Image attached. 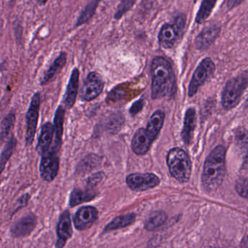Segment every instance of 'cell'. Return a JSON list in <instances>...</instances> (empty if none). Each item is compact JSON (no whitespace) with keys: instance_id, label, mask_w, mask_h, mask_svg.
<instances>
[{"instance_id":"cell-2","label":"cell","mask_w":248,"mask_h":248,"mask_svg":"<svg viewBox=\"0 0 248 248\" xmlns=\"http://www.w3.org/2000/svg\"><path fill=\"white\" fill-rule=\"evenodd\" d=\"M226 174V148L218 145L205 160L202 174V186L208 192L218 189Z\"/></svg>"},{"instance_id":"cell-12","label":"cell","mask_w":248,"mask_h":248,"mask_svg":"<svg viewBox=\"0 0 248 248\" xmlns=\"http://www.w3.org/2000/svg\"><path fill=\"white\" fill-rule=\"evenodd\" d=\"M57 240L55 248H62L66 244L67 241L72 237L73 230L71 225V217L68 211H64L57 225Z\"/></svg>"},{"instance_id":"cell-30","label":"cell","mask_w":248,"mask_h":248,"mask_svg":"<svg viewBox=\"0 0 248 248\" xmlns=\"http://www.w3.org/2000/svg\"><path fill=\"white\" fill-rule=\"evenodd\" d=\"M31 198V196L29 193H25L23 195H20L17 198L16 204H15L14 208H13V212H12L11 217H13L16 213L18 212L22 208H24L25 207L29 205V202H30Z\"/></svg>"},{"instance_id":"cell-22","label":"cell","mask_w":248,"mask_h":248,"mask_svg":"<svg viewBox=\"0 0 248 248\" xmlns=\"http://www.w3.org/2000/svg\"><path fill=\"white\" fill-rule=\"evenodd\" d=\"M17 139L15 137L14 134L9 138V140L6 141L1 154H0V176L2 174L5 169L6 165L8 163L10 159L11 158L13 155L16 151L17 147Z\"/></svg>"},{"instance_id":"cell-6","label":"cell","mask_w":248,"mask_h":248,"mask_svg":"<svg viewBox=\"0 0 248 248\" xmlns=\"http://www.w3.org/2000/svg\"><path fill=\"white\" fill-rule=\"evenodd\" d=\"M41 106V93L36 92L31 99L30 104L26 115V136L25 142L26 147L32 145L39 122V110Z\"/></svg>"},{"instance_id":"cell-31","label":"cell","mask_w":248,"mask_h":248,"mask_svg":"<svg viewBox=\"0 0 248 248\" xmlns=\"http://www.w3.org/2000/svg\"><path fill=\"white\" fill-rule=\"evenodd\" d=\"M235 189L240 196L248 199V179L240 178L237 179L235 184Z\"/></svg>"},{"instance_id":"cell-35","label":"cell","mask_w":248,"mask_h":248,"mask_svg":"<svg viewBox=\"0 0 248 248\" xmlns=\"http://www.w3.org/2000/svg\"><path fill=\"white\" fill-rule=\"evenodd\" d=\"M246 248H248V238H247V240H246Z\"/></svg>"},{"instance_id":"cell-3","label":"cell","mask_w":248,"mask_h":248,"mask_svg":"<svg viewBox=\"0 0 248 248\" xmlns=\"http://www.w3.org/2000/svg\"><path fill=\"white\" fill-rule=\"evenodd\" d=\"M186 29V15L180 13L173 18L172 23L163 25L159 32V44L164 49H173L183 39Z\"/></svg>"},{"instance_id":"cell-17","label":"cell","mask_w":248,"mask_h":248,"mask_svg":"<svg viewBox=\"0 0 248 248\" xmlns=\"http://www.w3.org/2000/svg\"><path fill=\"white\" fill-rule=\"evenodd\" d=\"M66 62L67 54L65 52H61L44 74L40 81V85H47L53 81L57 76L63 69Z\"/></svg>"},{"instance_id":"cell-16","label":"cell","mask_w":248,"mask_h":248,"mask_svg":"<svg viewBox=\"0 0 248 248\" xmlns=\"http://www.w3.org/2000/svg\"><path fill=\"white\" fill-rule=\"evenodd\" d=\"M54 140L53 124L50 122H46L42 125L41 128L40 134L38 138L36 150L38 154L42 155L49 151L51 149L52 141Z\"/></svg>"},{"instance_id":"cell-19","label":"cell","mask_w":248,"mask_h":248,"mask_svg":"<svg viewBox=\"0 0 248 248\" xmlns=\"http://www.w3.org/2000/svg\"><path fill=\"white\" fill-rule=\"evenodd\" d=\"M196 111L193 108H190L185 113L183 129L182 131V138L184 142L188 145L192 141L194 131L196 128Z\"/></svg>"},{"instance_id":"cell-9","label":"cell","mask_w":248,"mask_h":248,"mask_svg":"<svg viewBox=\"0 0 248 248\" xmlns=\"http://www.w3.org/2000/svg\"><path fill=\"white\" fill-rule=\"evenodd\" d=\"M38 218L33 212H29L15 221L10 229L13 238L22 239L29 237L36 229Z\"/></svg>"},{"instance_id":"cell-7","label":"cell","mask_w":248,"mask_h":248,"mask_svg":"<svg viewBox=\"0 0 248 248\" xmlns=\"http://www.w3.org/2000/svg\"><path fill=\"white\" fill-rule=\"evenodd\" d=\"M215 70V64L211 58H206L201 61L194 72L189 84L188 91L189 97H193L198 93L200 87H202L214 75Z\"/></svg>"},{"instance_id":"cell-23","label":"cell","mask_w":248,"mask_h":248,"mask_svg":"<svg viewBox=\"0 0 248 248\" xmlns=\"http://www.w3.org/2000/svg\"><path fill=\"white\" fill-rule=\"evenodd\" d=\"M100 0H92L81 12L75 23V28L87 24L95 15Z\"/></svg>"},{"instance_id":"cell-14","label":"cell","mask_w":248,"mask_h":248,"mask_svg":"<svg viewBox=\"0 0 248 248\" xmlns=\"http://www.w3.org/2000/svg\"><path fill=\"white\" fill-rule=\"evenodd\" d=\"M221 28L217 25H212L205 28L197 36L195 46L199 50H205L212 45L219 35Z\"/></svg>"},{"instance_id":"cell-24","label":"cell","mask_w":248,"mask_h":248,"mask_svg":"<svg viewBox=\"0 0 248 248\" xmlns=\"http://www.w3.org/2000/svg\"><path fill=\"white\" fill-rule=\"evenodd\" d=\"M16 122V116L15 113H9L3 119L0 128V140L1 141L8 140L13 135V129Z\"/></svg>"},{"instance_id":"cell-34","label":"cell","mask_w":248,"mask_h":248,"mask_svg":"<svg viewBox=\"0 0 248 248\" xmlns=\"http://www.w3.org/2000/svg\"><path fill=\"white\" fill-rule=\"evenodd\" d=\"M39 6H45L49 0H36Z\"/></svg>"},{"instance_id":"cell-33","label":"cell","mask_w":248,"mask_h":248,"mask_svg":"<svg viewBox=\"0 0 248 248\" xmlns=\"http://www.w3.org/2000/svg\"><path fill=\"white\" fill-rule=\"evenodd\" d=\"M244 0H227V6L229 10H232L240 5Z\"/></svg>"},{"instance_id":"cell-1","label":"cell","mask_w":248,"mask_h":248,"mask_svg":"<svg viewBox=\"0 0 248 248\" xmlns=\"http://www.w3.org/2000/svg\"><path fill=\"white\" fill-rule=\"evenodd\" d=\"M152 98L170 96L175 91L176 78L170 62L163 57H155L152 61Z\"/></svg>"},{"instance_id":"cell-29","label":"cell","mask_w":248,"mask_h":248,"mask_svg":"<svg viewBox=\"0 0 248 248\" xmlns=\"http://www.w3.org/2000/svg\"><path fill=\"white\" fill-rule=\"evenodd\" d=\"M136 1L137 0H121L115 13L114 18L116 20H120L124 15L126 14L132 8Z\"/></svg>"},{"instance_id":"cell-13","label":"cell","mask_w":248,"mask_h":248,"mask_svg":"<svg viewBox=\"0 0 248 248\" xmlns=\"http://www.w3.org/2000/svg\"><path fill=\"white\" fill-rule=\"evenodd\" d=\"M98 217L97 210L94 207L86 206L80 208L74 218V225L77 230L82 231L90 228Z\"/></svg>"},{"instance_id":"cell-8","label":"cell","mask_w":248,"mask_h":248,"mask_svg":"<svg viewBox=\"0 0 248 248\" xmlns=\"http://www.w3.org/2000/svg\"><path fill=\"white\" fill-rule=\"evenodd\" d=\"M60 169V159L58 153L49 150L42 155L39 164V173L44 182H52L58 176Z\"/></svg>"},{"instance_id":"cell-11","label":"cell","mask_w":248,"mask_h":248,"mask_svg":"<svg viewBox=\"0 0 248 248\" xmlns=\"http://www.w3.org/2000/svg\"><path fill=\"white\" fill-rule=\"evenodd\" d=\"M104 88V82L100 74L91 72L88 74L81 91V97L86 101H92L97 98Z\"/></svg>"},{"instance_id":"cell-5","label":"cell","mask_w":248,"mask_h":248,"mask_svg":"<svg viewBox=\"0 0 248 248\" xmlns=\"http://www.w3.org/2000/svg\"><path fill=\"white\" fill-rule=\"evenodd\" d=\"M248 87V71H244L234 78H230L221 94V103L226 110L235 108L241 100L243 93Z\"/></svg>"},{"instance_id":"cell-4","label":"cell","mask_w":248,"mask_h":248,"mask_svg":"<svg viewBox=\"0 0 248 248\" xmlns=\"http://www.w3.org/2000/svg\"><path fill=\"white\" fill-rule=\"evenodd\" d=\"M167 165L170 174L181 183L187 182L192 173V162L187 153L179 147L168 153Z\"/></svg>"},{"instance_id":"cell-20","label":"cell","mask_w":248,"mask_h":248,"mask_svg":"<svg viewBox=\"0 0 248 248\" xmlns=\"http://www.w3.org/2000/svg\"><path fill=\"white\" fill-rule=\"evenodd\" d=\"M78 81H79V71L78 68H74L71 74V78L67 87L65 98H64V104L68 108H71L75 104L77 93H78Z\"/></svg>"},{"instance_id":"cell-26","label":"cell","mask_w":248,"mask_h":248,"mask_svg":"<svg viewBox=\"0 0 248 248\" xmlns=\"http://www.w3.org/2000/svg\"><path fill=\"white\" fill-rule=\"evenodd\" d=\"M135 219L136 216L134 214L121 216V217L114 218L111 222L109 223L105 228V231H113V230H119V229L128 227L132 224L135 221Z\"/></svg>"},{"instance_id":"cell-27","label":"cell","mask_w":248,"mask_h":248,"mask_svg":"<svg viewBox=\"0 0 248 248\" xmlns=\"http://www.w3.org/2000/svg\"><path fill=\"white\" fill-rule=\"evenodd\" d=\"M94 197H95V194L91 191L74 189L70 196V206L74 207L82 202H88L94 198Z\"/></svg>"},{"instance_id":"cell-25","label":"cell","mask_w":248,"mask_h":248,"mask_svg":"<svg viewBox=\"0 0 248 248\" xmlns=\"http://www.w3.org/2000/svg\"><path fill=\"white\" fill-rule=\"evenodd\" d=\"M218 0H202L195 17L197 24H202L211 16Z\"/></svg>"},{"instance_id":"cell-36","label":"cell","mask_w":248,"mask_h":248,"mask_svg":"<svg viewBox=\"0 0 248 248\" xmlns=\"http://www.w3.org/2000/svg\"></svg>"},{"instance_id":"cell-28","label":"cell","mask_w":248,"mask_h":248,"mask_svg":"<svg viewBox=\"0 0 248 248\" xmlns=\"http://www.w3.org/2000/svg\"><path fill=\"white\" fill-rule=\"evenodd\" d=\"M167 217L166 214L161 211H155L152 213L145 221V229L148 231H153L163 225L166 221Z\"/></svg>"},{"instance_id":"cell-18","label":"cell","mask_w":248,"mask_h":248,"mask_svg":"<svg viewBox=\"0 0 248 248\" xmlns=\"http://www.w3.org/2000/svg\"><path fill=\"white\" fill-rule=\"evenodd\" d=\"M65 112V108L62 106H59L55 112V117H54V144L51 147V150L57 153H58L62 145Z\"/></svg>"},{"instance_id":"cell-10","label":"cell","mask_w":248,"mask_h":248,"mask_svg":"<svg viewBox=\"0 0 248 248\" xmlns=\"http://www.w3.org/2000/svg\"><path fill=\"white\" fill-rule=\"evenodd\" d=\"M126 184L130 189L142 192L153 189L160 184V179L154 173H132L126 177Z\"/></svg>"},{"instance_id":"cell-15","label":"cell","mask_w":248,"mask_h":248,"mask_svg":"<svg viewBox=\"0 0 248 248\" xmlns=\"http://www.w3.org/2000/svg\"><path fill=\"white\" fill-rule=\"evenodd\" d=\"M153 141L149 137L146 128H139L131 141V149L138 155H145L150 150Z\"/></svg>"},{"instance_id":"cell-32","label":"cell","mask_w":248,"mask_h":248,"mask_svg":"<svg viewBox=\"0 0 248 248\" xmlns=\"http://www.w3.org/2000/svg\"><path fill=\"white\" fill-rule=\"evenodd\" d=\"M144 102L143 100H140L134 103L132 106H131V110H130V113L132 116H135L137 113H140L141 111V109L143 108L144 106Z\"/></svg>"},{"instance_id":"cell-21","label":"cell","mask_w":248,"mask_h":248,"mask_svg":"<svg viewBox=\"0 0 248 248\" xmlns=\"http://www.w3.org/2000/svg\"><path fill=\"white\" fill-rule=\"evenodd\" d=\"M165 121V113L162 110H156L149 120L146 131L153 141L155 140L163 127Z\"/></svg>"}]
</instances>
